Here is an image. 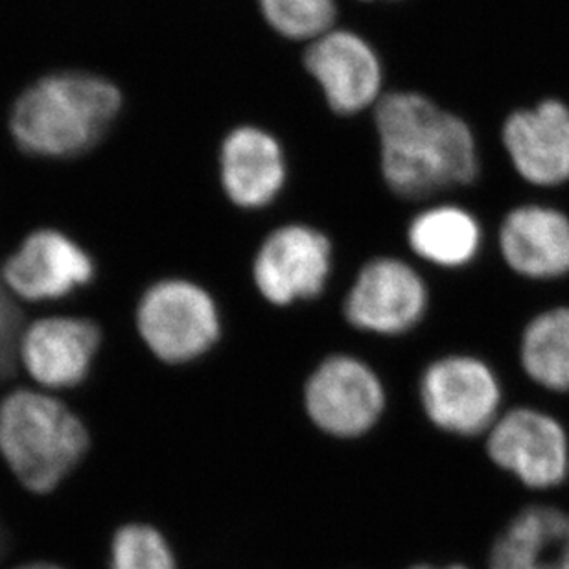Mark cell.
I'll use <instances>...</instances> for the list:
<instances>
[{
    "mask_svg": "<svg viewBox=\"0 0 569 569\" xmlns=\"http://www.w3.org/2000/svg\"><path fill=\"white\" fill-rule=\"evenodd\" d=\"M381 176L398 198L426 199L473 183L478 140L470 126L415 91L387 92L375 106Z\"/></svg>",
    "mask_w": 569,
    "mask_h": 569,
    "instance_id": "cell-1",
    "label": "cell"
},
{
    "mask_svg": "<svg viewBox=\"0 0 569 569\" xmlns=\"http://www.w3.org/2000/svg\"><path fill=\"white\" fill-rule=\"evenodd\" d=\"M120 106L119 89L103 78L81 72L47 76L17 100L11 134L33 156H78L102 139Z\"/></svg>",
    "mask_w": 569,
    "mask_h": 569,
    "instance_id": "cell-2",
    "label": "cell"
},
{
    "mask_svg": "<svg viewBox=\"0 0 569 569\" xmlns=\"http://www.w3.org/2000/svg\"><path fill=\"white\" fill-rule=\"evenodd\" d=\"M89 433L58 398L17 389L0 402V456L28 490L47 495L80 465Z\"/></svg>",
    "mask_w": 569,
    "mask_h": 569,
    "instance_id": "cell-3",
    "label": "cell"
},
{
    "mask_svg": "<svg viewBox=\"0 0 569 569\" xmlns=\"http://www.w3.org/2000/svg\"><path fill=\"white\" fill-rule=\"evenodd\" d=\"M137 327L148 349L167 363L196 360L220 338L214 301L189 280L151 286L137 310Z\"/></svg>",
    "mask_w": 569,
    "mask_h": 569,
    "instance_id": "cell-4",
    "label": "cell"
},
{
    "mask_svg": "<svg viewBox=\"0 0 569 569\" xmlns=\"http://www.w3.org/2000/svg\"><path fill=\"white\" fill-rule=\"evenodd\" d=\"M428 297V286L411 263L397 257L372 258L350 288L345 316L366 332L398 336L422 321Z\"/></svg>",
    "mask_w": 569,
    "mask_h": 569,
    "instance_id": "cell-5",
    "label": "cell"
},
{
    "mask_svg": "<svg viewBox=\"0 0 569 569\" xmlns=\"http://www.w3.org/2000/svg\"><path fill=\"white\" fill-rule=\"evenodd\" d=\"M420 397L431 422L441 430L478 436L492 425L501 392L495 372L483 361L448 356L428 367Z\"/></svg>",
    "mask_w": 569,
    "mask_h": 569,
    "instance_id": "cell-6",
    "label": "cell"
},
{
    "mask_svg": "<svg viewBox=\"0 0 569 569\" xmlns=\"http://www.w3.org/2000/svg\"><path fill=\"white\" fill-rule=\"evenodd\" d=\"M332 269V243L308 226L269 234L254 260V282L269 302L288 307L321 296Z\"/></svg>",
    "mask_w": 569,
    "mask_h": 569,
    "instance_id": "cell-7",
    "label": "cell"
},
{
    "mask_svg": "<svg viewBox=\"0 0 569 569\" xmlns=\"http://www.w3.org/2000/svg\"><path fill=\"white\" fill-rule=\"evenodd\" d=\"M305 67L321 87L333 113L352 117L383 97V64L367 39L350 30H330L312 41Z\"/></svg>",
    "mask_w": 569,
    "mask_h": 569,
    "instance_id": "cell-8",
    "label": "cell"
},
{
    "mask_svg": "<svg viewBox=\"0 0 569 569\" xmlns=\"http://www.w3.org/2000/svg\"><path fill=\"white\" fill-rule=\"evenodd\" d=\"M386 395L371 367L350 356H332L307 383L310 419L333 437H358L377 425Z\"/></svg>",
    "mask_w": 569,
    "mask_h": 569,
    "instance_id": "cell-9",
    "label": "cell"
},
{
    "mask_svg": "<svg viewBox=\"0 0 569 569\" xmlns=\"http://www.w3.org/2000/svg\"><path fill=\"white\" fill-rule=\"evenodd\" d=\"M487 450L498 467L531 489L557 487L568 473V437L562 426L535 409H516L498 420Z\"/></svg>",
    "mask_w": 569,
    "mask_h": 569,
    "instance_id": "cell-10",
    "label": "cell"
},
{
    "mask_svg": "<svg viewBox=\"0 0 569 569\" xmlns=\"http://www.w3.org/2000/svg\"><path fill=\"white\" fill-rule=\"evenodd\" d=\"M510 164L526 183L553 189L569 181V106L546 98L516 109L501 128Z\"/></svg>",
    "mask_w": 569,
    "mask_h": 569,
    "instance_id": "cell-11",
    "label": "cell"
},
{
    "mask_svg": "<svg viewBox=\"0 0 569 569\" xmlns=\"http://www.w3.org/2000/svg\"><path fill=\"white\" fill-rule=\"evenodd\" d=\"M92 274L91 257L63 232L50 229L30 234L2 268L8 290L24 301L61 299L91 282Z\"/></svg>",
    "mask_w": 569,
    "mask_h": 569,
    "instance_id": "cell-12",
    "label": "cell"
},
{
    "mask_svg": "<svg viewBox=\"0 0 569 569\" xmlns=\"http://www.w3.org/2000/svg\"><path fill=\"white\" fill-rule=\"evenodd\" d=\"M100 328L78 317H49L22 332L19 358L33 380L70 389L86 380L100 347Z\"/></svg>",
    "mask_w": 569,
    "mask_h": 569,
    "instance_id": "cell-13",
    "label": "cell"
},
{
    "mask_svg": "<svg viewBox=\"0 0 569 569\" xmlns=\"http://www.w3.org/2000/svg\"><path fill=\"white\" fill-rule=\"evenodd\" d=\"M498 242L503 262L520 277L555 280L569 274V216L562 210L542 203L515 207L501 221Z\"/></svg>",
    "mask_w": 569,
    "mask_h": 569,
    "instance_id": "cell-14",
    "label": "cell"
},
{
    "mask_svg": "<svg viewBox=\"0 0 569 569\" xmlns=\"http://www.w3.org/2000/svg\"><path fill=\"white\" fill-rule=\"evenodd\" d=\"M220 164L227 196L243 209L266 207L284 187V153L262 129H234L221 146Z\"/></svg>",
    "mask_w": 569,
    "mask_h": 569,
    "instance_id": "cell-15",
    "label": "cell"
},
{
    "mask_svg": "<svg viewBox=\"0 0 569 569\" xmlns=\"http://www.w3.org/2000/svg\"><path fill=\"white\" fill-rule=\"evenodd\" d=\"M490 569H569V515L529 507L510 521L492 548Z\"/></svg>",
    "mask_w": 569,
    "mask_h": 569,
    "instance_id": "cell-16",
    "label": "cell"
},
{
    "mask_svg": "<svg viewBox=\"0 0 569 569\" xmlns=\"http://www.w3.org/2000/svg\"><path fill=\"white\" fill-rule=\"evenodd\" d=\"M406 238L420 260L437 268L461 269L481 253L483 227L461 204L439 203L411 218Z\"/></svg>",
    "mask_w": 569,
    "mask_h": 569,
    "instance_id": "cell-17",
    "label": "cell"
},
{
    "mask_svg": "<svg viewBox=\"0 0 569 569\" xmlns=\"http://www.w3.org/2000/svg\"><path fill=\"white\" fill-rule=\"evenodd\" d=\"M521 366L540 386L569 391V308L535 317L521 336Z\"/></svg>",
    "mask_w": 569,
    "mask_h": 569,
    "instance_id": "cell-18",
    "label": "cell"
},
{
    "mask_svg": "<svg viewBox=\"0 0 569 569\" xmlns=\"http://www.w3.org/2000/svg\"><path fill=\"white\" fill-rule=\"evenodd\" d=\"M269 24L288 39L316 41L333 30L338 6L333 0H260Z\"/></svg>",
    "mask_w": 569,
    "mask_h": 569,
    "instance_id": "cell-19",
    "label": "cell"
},
{
    "mask_svg": "<svg viewBox=\"0 0 569 569\" xmlns=\"http://www.w3.org/2000/svg\"><path fill=\"white\" fill-rule=\"evenodd\" d=\"M111 569H178L167 538L156 527L129 523L114 535Z\"/></svg>",
    "mask_w": 569,
    "mask_h": 569,
    "instance_id": "cell-20",
    "label": "cell"
},
{
    "mask_svg": "<svg viewBox=\"0 0 569 569\" xmlns=\"http://www.w3.org/2000/svg\"><path fill=\"white\" fill-rule=\"evenodd\" d=\"M10 290L0 273V381L8 380L16 371V361L19 358L22 330L21 312L11 299Z\"/></svg>",
    "mask_w": 569,
    "mask_h": 569,
    "instance_id": "cell-21",
    "label": "cell"
},
{
    "mask_svg": "<svg viewBox=\"0 0 569 569\" xmlns=\"http://www.w3.org/2000/svg\"><path fill=\"white\" fill-rule=\"evenodd\" d=\"M16 569H63L60 566L47 565V562H33V565L19 566Z\"/></svg>",
    "mask_w": 569,
    "mask_h": 569,
    "instance_id": "cell-22",
    "label": "cell"
},
{
    "mask_svg": "<svg viewBox=\"0 0 569 569\" xmlns=\"http://www.w3.org/2000/svg\"><path fill=\"white\" fill-rule=\"evenodd\" d=\"M6 540H4V531H2V527H0V557L4 553Z\"/></svg>",
    "mask_w": 569,
    "mask_h": 569,
    "instance_id": "cell-23",
    "label": "cell"
},
{
    "mask_svg": "<svg viewBox=\"0 0 569 569\" xmlns=\"http://www.w3.org/2000/svg\"><path fill=\"white\" fill-rule=\"evenodd\" d=\"M413 569H433V568H428V566H420V568H413ZM448 569H467V568H462V566H451V568H448Z\"/></svg>",
    "mask_w": 569,
    "mask_h": 569,
    "instance_id": "cell-24",
    "label": "cell"
}]
</instances>
